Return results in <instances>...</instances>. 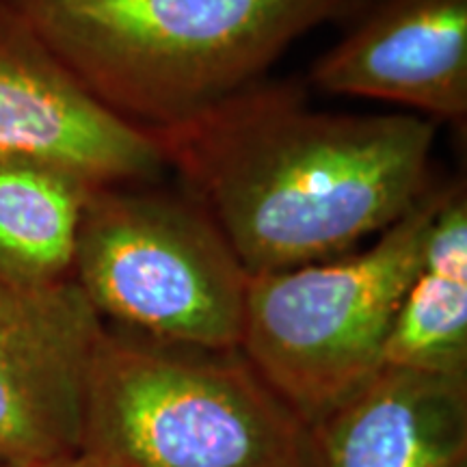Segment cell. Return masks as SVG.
Listing matches in <instances>:
<instances>
[{"label": "cell", "instance_id": "cell-1", "mask_svg": "<svg viewBox=\"0 0 467 467\" xmlns=\"http://www.w3.org/2000/svg\"><path fill=\"white\" fill-rule=\"evenodd\" d=\"M435 121L309 109L295 85L255 83L186 124L150 132L184 192L249 275L337 258L431 189Z\"/></svg>", "mask_w": 467, "mask_h": 467}, {"label": "cell", "instance_id": "cell-2", "mask_svg": "<svg viewBox=\"0 0 467 467\" xmlns=\"http://www.w3.org/2000/svg\"><path fill=\"white\" fill-rule=\"evenodd\" d=\"M100 107L145 132L260 83L295 39L370 0H3Z\"/></svg>", "mask_w": 467, "mask_h": 467}, {"label": "cell", "instance_id": "cell-3", "mask_svg": "<svg viewBox=\"0 0 467 467\" xmlns=\"http://www.w3.org/2000/svg\"><path fill=\"white\" fill-rule=\"evenodd\" d=\"M309 429L241 348L104 325L78 451L121 467H307Z\"/></svg>", "mask_w": 467, "mask_h": 467}, {"label": "cell", "instance_id": "cell-4", "mask_svg": "<svg viewBox=\"0 0 467 467\" xmlns=\"http://www.w3.org/2000/svg\"><path fill=\"white\" fill-rule=\"evenodd\" d=\"M441 192L431 186L364 251L251 275L241 353L307 429L383 368Z\"/></svg>", "mask_w": 467, "mask_h": 467}, {"label": "cell", "instance_id": "cell-5", "mask_svg": "<svg viewBox=\"0 0 467 467\" xmlns=\"http://www.w3.org/2000/svg\"><path fill=\"white\" fill-rule=\"evenodd\" d=\"M249 279L186 192L148 184L91 191L74 282L104 325L186 347L241 348Z\"/></svg>", "mask_w": 467, "mask_h": 467}, {"label": "cell", "instance_id": "cell-6", "mask_svg": "<svg viewBox=\"0 0 467 467\" xmlns=\"http://www.w3.org/2000/svg\"><path fill=\"white\" fill-rule=\"evenodd\" d=\"M102 331L76 282L25 288L0 277V465L78 451Z\"/></svg>", "mask_w": 467, "mask_h": 467}, {"label": "cell", "instance_id": "cell-7", "mask_svg": "<svg viewBox=\"0 0 467 467\" xmlns=\"http://www.w3.org/2000/svg\"><path fill=\"white\" fill-rule=\"evenodd\" d=\"M72 169L93 184H150L167 169L150 132L109 113L0 0V161Z\"/></svg>", "mask_w": 467, "mask_h": 467}, {"label": "cell", "instance_id": "cell-8", "mask_svg": "<svg viewBox=\"0 0 467 467\" xmlns=\"http://www.w3.org/2000/svg\"><path fill=\"white\" fill-rule=\"evenodd\" d=\"M312 83L463 124L467 0H370L358 25L314 63Z\"/></svg>", "mask_w": 467, "mask_h": 467}, {"label": "cell", "instance_id": "cell-9", "mask_svg": "<svg viewBox=\"0 0 467 467\" xmlns=\"http://www.w3.org/2000/svg\"><path fill=\"white\" fill-rule=\"evenodd\" d=\"M307 467H467V377L383 366L309 426Z\"/></svg>", "mask_w": 467, "mask_h": 467}, {"label": "cell", "instance_id": "cell-10", "mask_svg": "<svg viewBox=\"0 0 467 467\" xmlns=\"http://www.w3.org/2000/svg\"><path fill=\"white\" fill-rule=\"evenodd\" d=\"M467 377V189L443 186L422 255L396 314L385 364Z\"/></svg>", "mask_w": 467, "mask_h": 467}, {"label": "cell", "instance_id": "cell-11", "mask_svg": "<svg viewBox=\"0 0 467 467\" xmlns=\"http://www.w3.org/2000/svg\"><path fill=\"white\" fill-rule=\"evenodd\" d=\"M96 186L52 162L0 161V277L25 288L74 282L80 221Z\"/></svg>", "mask_w": 467, "mask_h": 467}, {"label": "cell", "instance_id": "cell-12", "mask_svg": "<svg viewBox=\"0 0 467 467\" xmlns=\"http://www.w3.org/2000/svg\"><path fill=\"white\" fill-rule=\"evenodd\" d=\"M37 467H121L117 465L115 461L104 459L100 454H93L87 451H74L67 454H61V457H55L50 461H44Z\"/></svg>", "mask_w": 467, "mask_h": 467}, {"label": "cell", "instance_id": "cell-13", "mask_svg": "<svg viewBox=\"0 0 467 467\" xmlns=\"http://www.w3.org/2000/svg\"><path fill=\"white\" fill-rule=\"evenodd\" d=\"M0 467H37V465H0Z\"/></svg>", "mask_w": 467, "mask_h": 467}]
</instances>
